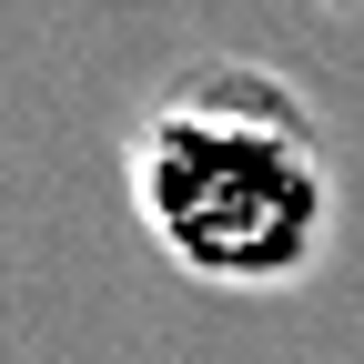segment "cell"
I'll list each match as a JSON object with an SVG mask.
<instances>
[{
	"label": "cell",
	"instance_id": "1",
	"mask_svg": "<svg viewBox=\"0 0 364 364\" xmlns=\"http://www.w3.org/2000/svg\"><path fill=\"white\" fill-rule=\"evenodd\" d=\"M142 243L213 294H294L344 233V182L314 102L263 61H203L122 132Z\"/></svg>",
	"mask_w": 364,
	"mask_h": 364
}]
</instances>
